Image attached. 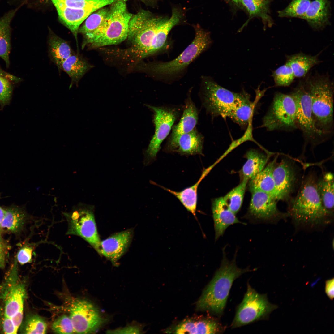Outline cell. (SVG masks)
<instances>
[{
    "label": "cell",
    "mask_w": 334,
    "mask_h": 334,
    "mask_svg": "<svg viewBox=\"0 0 334 334\" xmlns=\"http://www.w3.org/2000/svg\"><path fill=\"white\" fill-rule=\"evenodd\" d=\"M210 168L203 172L199 180L193 185L180 191H175L161 186H159L176 197L189 212L197 219L196 210L197 201V190L199 183L208 172Z\"/></svg>",
    "instance_id": "obj_27"
},
{
    "label": "cell",
    "mask_w": 334,
    "mask_h": 334,
    "mask_svg": "<svg viewBox=\"0 0 334 334\" xmlns=\"http://www.w3.org/2000/svg\"><path fill=\"white\" fill-rule=\"evenodd\" d=\"M25 284L19 275L15 259L0 284V333L16 334L23 319L27 297Z\"/></svg>",
    "instance_id": "obj_2"
},
{
    "label": "cell",
    "mask_w": 334,
    "mask_h": 334,
    "mask_svg": "<svg viewBox=\"0 0 334 334\" xmlns=\"http://www.w3.org/2000/svg\"><path fill=\"white\" fill-rule=\"evenodd\" d=\"M1 231H1V229L0 228V236H1Z\"/></svg>",
    "instance_id": "obj_49"
},
{
    "label": "cell",
    "mask_w": 334,
    "mask_h": 334,
    "mask_svg": "<svg viewBox=\"0 0 334 334\" xmlns=\"http://www.w3.org/2000/svg\"><path fill=\"white\" fill-rule=\"evenodd\" d=\"M201 100L206 111L213 118H225L237 105L250 95L245 90L236 93L219 85L211 78L204 80Z\"/></svg>",
    "instance_id": "obj_7"
},
{
    "label": "cell",
    "mask_w": 334,
    "mask_h": 334,
    "mask_svg": "<svg viewBox=\"0 0 334 334\" xmlns=\"http://www.w3.org/2000/svg\"><path fill=\"white\" fill-rule=\"evenodd\" d=\"M48 39L49 51L52 61L61 69L63 62L72 54L68 43L52 31L49 32Z\"/></svg>",
    "instance_id": "obj_28"
},
{
    "label": "cell",
    "mask_w": 334,
    "mask_h": 334,
    "mask_svg": "<svg viewBox=\"0 0 334 334\" xmlns=\"http://www.w3.org/2000/svg\"><path fill=\"white\" fill-rule=\"evenodd\" d=\"M276 159V157L275 158L260 172L250 180L249 186L250 191H261L275 199V186L273 171Z\"/></svg>",
    "instance_id": "obj_25"
},
{
    "label": "cell",
    "mask_w": 334,
    "mask_h": 334,
    "mask_svg": "<svg viewBox=\"0 0 334 334\" xmlns=\"http://www.w3.org/2000/svg\"><path fill=\"white\" fill-rule=\"evenodd\" d=\"M318 190L323 205L332 214L334 210V176L328 172L317 181Z\"/></svg>",
    "instance_id": "obj_32"
},
{
    "label": "cell",
    "mask_w": 334,
    "mask_h": 334,
    "mask_svg": "<svg viewBox=\"0 0 334 334\" xmlns=\"http://www.w3.org/2000/svg\"><path fill=\"white\" fill-rule=\"evenodd\" d=\"M254 105L249 96L235 106L228 117L241 127H247L253 112Z\"/></svg>",
    "instance_id": "obj_33"
},
{
    "label": "cell",
    "mask_w": 334,
    "mask_h": 334,
    "mask_svg": "<svg viewBox=\"0 0 334 334\" xmlns=\"http://www.w3.org/2000/svg\"><path fill=\"white\" fill-rule=\"evenodd\" d=\"M334 278L327 280L325 282V292L329 298L332 300L334 298Z\"/></svg>",
    "instance_id": "obj_45"
},
{
    "label": "cell",
    "mask_w": 334,
    "mask_h": 334,
    "mask_svg": "<svg viewBox=\"0 0 334 334\" xmlns=\"http://www.w3.org/2000/svg\"><path fill=\"white\" fill-rule=\"evenodd\" d=\"M245 157L247 160L243 165L241 172L243 178L249 180L264 169L268 158L264 153L255 149L248 151Z\"/></svg>",
    "instance_id": "obj_30"
},
{
    "label": "cell",
    "mask_w": 334,
    "mask_h": 334,
    "mask_svg": "<svg viewBox=\"0 0 334 334\" xmlns=\"http://www.w3.org/2000/svg\"><path fill=\"white\" fill-rule=\"evenodd\" d=\"M127 1L118 0L110 5L100 26L93 32L83 36L82 48L116 45L127 38L129 24L133 15L127 9Z\"/></svg>",
    "instance_id": "obj_4"
},
{
    "label": "cell",
    "mask_w": 334,
    "mask_h": 334,
    "mask_svg": "<svg viewBox=\"0 0 334 334\" xmlns=\"http://www.w3.org/2000/svg\"><path fill=\"white\" fill-rule=\"evenodd\" d=\"M248 181L246 178H243L238 185L223 197L229 209L235 214L239 211L242 205Z\"/></svg>",
    "instance_id": "obj_35"
},
{
    "label": "cell",
    "mask_w": 334,
    "mask_h": 334,
    "mask_svg": "<svg viewBox=\"0 0 334 334\" xmlns=\"http://www.w3.org/2000/svg\"><path fill=\"white\" fill-rule=\"evenodd\" d=\"M232 0V1H233V2H235V3H238V2H241V0Z\"/></svg>",
    "instance_id": "obj_48"
},
{
    "label": "cell",
    "mask_w": 334,
    "mask_h": 334,
    "mask_svg": "<svg viewBox=\"0 0 334 334\" xmlns=\"http://www.w3.org/2000/svg\"><path fill=\"white\" fill-rule=\"evenodd\" d=\"M47 329L44 320L38 315L32 314L27 316L22 321L18 331L24 334H45Z\"/></svg>",
    "instance_id": "obj_36"
},
{
    "label": "cell",
    "mask_w": 334,
    "mask_h": 334,
    "mask_svg": "<svg viewBox=\"0 0 334 334\" xmlns=\"http://www.w3.org/2000/svg\"><path fill=\"white\" fill-rule=\"evenodd\" d=\"M33 247L26 246L21 248L18 252L16 260L20 264L23 265L30 263L32 259Z\"/></svg>",
    "instance_id": "obj_43"
},
{
    "label": "cell",
    "mask_w": 334,
    "mask_h": 334,
    "mask_svg": "<svg viewBox=\"0 0 334 334\" xmlns=\"http://www.w3.org/2000/svg\"><path fill=\"white\" fill-rule=\"evenodd\" d=\"M310 95L315 126L322 137L333 129V83L327 75H316L303 82Z\"/></svg>",
    "instance_id": "obj_5"
},
{
    "label": "cell",
    "mask_w": 334,
    "mask_h": 334,
    "mask_svg": "<svg viewBox=\"0 0 334 334\" xmlns=\"http://www.w3.org/2000/svg\"><path fill=\"white\" fill-rule=\"evenodd\" d=\"M132 237L131 230L116 233L101 241L96 250L114 263L128 248Z\"/></svg>",
    "instance_id": "obj_19"
},
{
    "label": "cell",
    "mask_w": 334,
    "mask_h": 334,
    "mask_svg": "<svg viewBox=\"0 0 334 334\" xmlns=\"http://www.w3.org/2000/svg\"><path fill=\"white\" fill-rule=\"evenodd\" d=\"M146 106L154 113L155 131L148 148L144 152L143 163L145 165L149 164L156 158L161 143L169 134L182 110L179 106Z\"/></svg>",
    "instance_id": "obj_10"
},
{
    "label": "cell",
    "mask_w": 334,
    "mask_h": 334,
    "mask_svg": "<svg viewBox=\"0 0 334 334\" xmlns=\"http://www.w3.org/2000/svg\"><path fill=\"white\" fill-rule=\"evenodd\" d=\"M8 250L7 245L0 236V269L5 267Z\"/></svg>",
    "instance_id": "obj_44"
},
{
    "label": "cell",
    "mask_w": 334,
    "mask_h": 334,
    "mask_svg": "<svg viewBox=\"0 0 334 334\" xmlns=\"http://www.w3.org/2000/svg\"><path fill=\"white\" fill-rule=\"evenodd\" d=\"M262 126L267 131H292L298 129L296 105L291 94L276 92L269 109L263 119Z\"/></svg>",
    "instance_id": "obj_9"
},
{
    "label": "cell",
    "mask_w": 334,
    "mask_h": 334,
    "mask_svg": "<svg viewBox=\"0 0 334 334\" xmlns=\"http://www.w3.org/2000/svg\"><path fill=\"white\" fill-rule=\"evenodd\" d=\"M140 330L136 327L130 326L122 329L109 331L108 333H139Z\"/></svg>",
    "instance_id": "obj_46"
},
{
    "label": "cell",
    "mask_w": 334,
    "mask_h": 334,
    "mask_svg": "<svg viewBox=\"0 0 334 334\" xmlns=\"http://www.w3.org/2000/svg\"><path fill=\"white\" fill-rule=\"evenodd\" d=\"M55 7L73 9L92 7L100 9L114 2L115 0H50Z\"/></svg>",
    "instance_id": "obj_34"
},
{
    "label": "cell",
    "mask_w": 334,
    "mask_h": 334,
    "mask_svg": "<svg viewBox=\"0 0 334 334\" xmlns=\"http://www.w3.org/2000/svg\"><path fill=\"white\" fill-rule=\"evenodd\" d=\"M310 0H292L284 9L278 12L280 17H293L302 19L310 3Z\"/></svg>",
    "instance_id": "obj_38"
},
{
    "label": "cell",
    "mask_w": 334,
    "mask_h": 334,
    "mask_svg": "<svg viewBox=\"0 0 334 334\" xmlns=\"http://www.w3.org/2000/svg\"><path fill=\"white\" fill-rule=\"evenodd\" d=\"M52 329L57 334H71L75 332L73 325L69 317L66 315H62L54 321Z\"/></svg>",
    "instance_id": "obj_41"
},
{
    "label": "cell",
    "mask_w": 334,
    "mask_h": 334,
    "mask_svg": "<svg viewBox=\"0 0 334 334\" xmlns=\"http://www.w3.org/2000/svg\"><path fill=\"white\" fill-rule=\"evenodd\" d=\"M212 210L216 240L223 234L226 229L230 225L236 223L244 224L240 221L235 214L229 209L223 197L213 200Z\"/></svg>",
    "instance_id": "obj_20"
},
{
    "label": "cell",
    "mask_w": 334,
    "mask_h": 334,
    "mask_svg": "<svg viewBox=\"0 0 334 334\" xmlns=\"http://www.w3.org/2000/svg\"><path fill=\"white\" fill-rule=\"evenodd\" d=\"M296 105V121L298 128L306 139L315 144L322 138L316 129L313 121L311 100L303 82L298 84L291 93Z\"/></svg>",
    "instance_id": "obj_13"
},
{
    "label": "cell",
    "mask_w": 334,
    "mask_h": 334,
    "mask_svg": "<svg viewBox=\"0 0 334 334\" xmlns=\"http://www.w3.org/2000/svg\"><path fill=\"white\" fill-rule=\"evenodd\" d=\"M64 214L68 224L67 234L81 237L96 250L101 240L92 206L79 203Z\"/></svg>",
    "instance_id": "obj_12"
},
{
    "label": "cell",
    "mask_w": 334,
    "mask_h": 334,
    "mask_svg": "<svg viewBox=\"0 0 334 334\" xmlns=\"http://www.w3.org/2000/svg\"><path fill=\"white\" fill-rule=\"evenodd\" d=\"M225 329L218 318L208 316L185 319L167 332L176 334H221Z\"/></svg>",
    "instance_id": "obj_18"
},
{
    "label": "cell",
    "mask_w": 334,
    "mask_h": 334,
    "mask_svg": "<svg viewBox=\"0 0 334 334\" xmlns=\"http://www.w3.org/2000/svg\"><path fill=\"white\" fill-rule=\"evenodd\" d=\"M330 4L328 0H314L302 19L306 20L313 28L319 29L328 23Z\"/></svg>",
    "instance_id": "obj_22"
},
{
    "label": "cell",
    "mask_w": 334,
    "mask_h": 334,
    "mask_svg": "<svg viewBox=\"0 0 334 334\" xmlns=\"http://www.w3.org/2000/svg\"><path fill=\"white\" fill-rule=\"evenodd\" d=\"M4 214L0 224L1 230L14 234L19 233L23 229L27 215L24 209L16 205L3 208Z\"/></svg>",
    "instance_id": "obj_24"
},
{
    "label": "cell",
    "mask_w": 334,
    "mask_h": 334,
    "mask_svg": "<svg viewBox=\"0 0 334 334\" xmlns=\"http://www.w3.org/2000/svg\"><path fill=\"white\" fill-rule=\"evenodd\" d=\"M317 181L314 176H308L292 201L290 213L297 223L319 224L332 215L323 205Z\"/></svg>",
    "instance_id": "obj_6"
},
{
    "label": "cell",
    "mask_w": 334,
    "mask_h": 334,
    "mask_svg": "<svg viewBox=\"0 0 334 334\" xmlns=\"http://www.w3.org/2000/svg\"><path fill=\"white\" fill-rule=\"evenodd\" d=\"M277 308L276 305L269 302L267 294L259 293L248 282L246 291L237 307L231 327L236 328L267 319L270 314Z\"/></svg>",
    "instance_id": "obj_8"
},
{
    "label": "cell",
    "mask_w": 334,
    "mask_h": 334,
    "mask_svg": "<svg viewBox=\"0 0 334 334\" xmlns=\"http://www.w3.org/2000/svg\"><path fill=\"white\" fill-rule=\"evenodd\" d=\"M70 318L75 332L91 333L96 331L104 322L98 310L91 303L77 300L70 307Z\"/></svg>",
    "instance_id": "obj_14"
},
{
    "label": "cell",
    "mask_w": 334,
    "mask_h": 334,
    "mask_svg": "<svg viewBox=\"0 0 334 334\" xmlns=\"http://www.w3.org/2000/svg\"><path fill=\"white\" fill-rule=\"evenodd\" d=\"M181 17L176 8L173 9L169 18L154 17L144 10L133 15L127 37L131 45L125 50V57L139 60L163 49L167 45L169 32L179 22Z\"/></svg>",
    "instance_id": "obj_1"
},
{
    "label": "cell",
    "mask_w": 334,
    "mask_h": 334,
    "mask_svg": "<svg viewBox=\"0 0 334 334\" xmlns=\"http://www.w3.org/2000/svg\"><path fill=\"white\" fill-rule=\"evenodd\" d=\"M272 76L277 87L289 86L295 78L292 69L286 63L273 71Z\"/></svg>",
    "instance_id": "obj_39"
},
{
    "label": "cell",
    "mask_w": 334,
    "mask_h": 334,
    "mask_svg": "<svg viewBox=\"0 0 334 334\" xmlns=\"http://www.w3.org/2000/svg\"><path fill=\"white\" fill-rule=\"evenodd\" d=\"M55 7L60 20L71 31L76 39L81 24L90 15L99 10L95 7L80 9Z\"/></svg>",
    "instance_id": "obj_21"
},
{
    "label": "cell",
    "mask_w": 334,
    "mask_h": 334,
    "mask_svg": "<svg viewBox=\"0 0 334 334\" xmlns=\"http://www.w3.org/2000/svg\"><path fill=\"white\" fill-rule=\"evenodd\" d=\"M92 67L85 60L79 55L72 54L62 63V69L71 79L69 88L73 84L78 86V83L84 75Z\"/></svg>",
    "instance_id": "obj_29"
},
{
    "label": "cell",
    "mask_w": 334,
    "mask_h": 334,
    "mask_svg": "<svg viewBox=\"0 0 334 334\" xmlns=\"http://www.w3.org/2000/svg\"><path fill=\"white\" fill-rule=\"evenodd\" d=\"M203 140V135L195 128L188 132L169 137L164 150L166 152L177 153L181 155L201 154Z\"/></svg>",
    "instance_id": "obj_15"
},
{
    "label": "cell",
    "mask_w": 334,
    "mask_h": 334,
    "mask_svg": "<svg viewBox=\"0 0 334 334\" xmlns=\"http://www.w3.org/2000/svg\"><path fill=\"white\" fill-rule=\"evenodd\" d=\"M233 260H229L224 249L220 268L204 289L197 303L198 309L207 311L221 317L225 310L231 288L234 281L243 273L255 270L249 267L241 269L237 266L235 255Z\"/></svg>",
    "instance_id": "obj_3"
},
{
    "label": "cell",
    "mask_w": 334,
    "mask_h": 334,
    "mask_svg": "<svg viewBox=\"0 0 334 334\" xmlns=\"http://www.w3.org/2000/svg\"><path fill=\"white\" fill-rule=\"evenodd\" d=\"M273 175L275 186V199L285 200L289 198L296 181V174L292 163L286 159L276 163Z\"/></svg>",
    "instance_id": "obj_16"
},
{
    "label": "cell",
    "mask_w": 334,
    "mask_h": 334,
    "mask_svg": "<svg viewBox=\"0 0 334 334\" xmlns=\"http://www.w3.org/2000/svg\"><path fill=\"white\" fill-rule=\"evenodd\" d=\"M198 111L191 99L190 93L185 101L181 118L178 123L173 126L169 137L188 132L195 128L198 120Z\"/></svg>",
    "instance_id": "obj_23"
},
{
    "label": "cell",
    "mask_w": 334,
    "mask_h": 334,
    "mask_svg": "<svg viewBox=\"0 0 334 334\" xmlns=\"http://www.w3.org/2000/svg\"><path fill=\"white\" fill-rule=\"evenodd\" d=\"M12 92L11 84L8 80L0 74V103L5 104L9 101Z\"/></svg>",
    "instance_id": "obj_42"
},
{
    "label": "cell",
    "mask_w": 334,
    "mask_h": 334,
    "mask_svg": "<svg viewBox=\"0 0 334 334\" xmlns=\"http://www.w3.org/2000/svg\"><path fill=\"white\" fill-rule=\"evenodd\" d=\"M243 6L251 15H259L265 19L269 18L268 0H241Z\"/></svg>",
    "instance_id": "obj_40"
},
{
    "label": "cell",
    "mask_w": 334,
    "mask_h": 334,
    "mask_svg": "<svg viewBox=\"0 0 334 334\" xmlns=\"http://www.w3.org/2000/svg\"><path fill=\"white\" fill-rule=\"evenodd\" d=\"M1 195L0 193V199ZM4 214V210L3 208L2 207L0 206V224L3 218V217Z\"/></svg>",
    "instance_id": "obj_47"
},
{
    "label": "cell",
    "mask_w": 334,
    "mask_h": 334,
    "mask_svg": "<svg viewBox=\"0 0 334 334\" xmlns=\"http://www.w3.org/2000/svg\"><path fill=\"white\" fill-rule=\"evenodd\" d=\"M319 54L312 56L301 52L287 55L285 63L292 69L295 78H302L312 67L321 62L318 58Z\"/></svg>",
    "instance_id": "obj_26"
},
{
    "label": "cell",
    "mask_w": 334,
    "mask_h": 334,
    "mask_svg": "<svg viewBox=\"0 0 334 334\" xmlns=\"http://www.w3.org/2000/svg\"><path fill=\"white\" fill-rule=\"evenodd\" d=\"M18 9L9 11L0 18V57L5 61L7 66L10 64V24Z\"/></svg>",
    "instance_id": "obj_31"
},
{
    "label": "cell",
    "mask_w": 334,
    "mask_h": 334,
    "mask_svg": "<svg viewBox=\"0 0 334 334\" xmlns=\"http://www.w3.org/2000/svg\"><path fill=\"white\" fill-rule=\"evenodd\" d=\"M108 10L109 8L104 7L90 15L79 27L78 32L84 36L96 29L104 20Z\"/></svg>",
    "instance_id": "obj_37"
},
{
    "label": "cell",
    "mask_w": 334,
    "mask_h": 334,
    "mask_svg": "<svg viewBox=\"0 0 334 334\" xmlns=\"http://www.w3.org/2000/svg\"><path fill=\"white\" fill-rule=\"evenodd\" d=\"M250 191L252 195L248 213L250 217L257 220H271L282 216L278 209L277 201L271 195L259 191Z\"/></svg>",
    "instance_id": "obj_17"
},
{
    "label": "cell",
    "mask_w": 334,
    "mask_h": 334,
    "mask_svg": "<svg viewBox=\"0 0 334 334\" xmlns=\"http://www.w3.org/2000/svg\"><path fill=\"white\" fill-rule=\"evenodd\" d=\"M195 37L193 41L177 58L170 61L152 65L151 69L158 74L169 75L181 71L187 66L212 42L209 33L199 25L194 27Z\"/></svg>",
    "instance_id": "obj_11"
}]
</instances>
